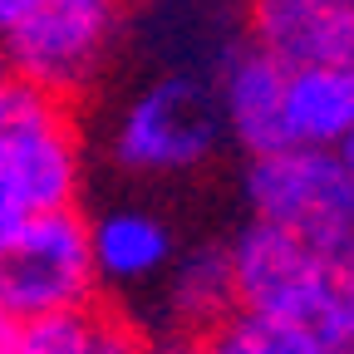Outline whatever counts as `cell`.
Returning a JSON list of instances; mask_svg holds the SVG:
<instances>
[{"mask_svg":"<svg viewBox=\"0 0 354 354\" xmlns=\"http://www.w3.org/2000/svg\"><path fill=\"white\" fill-rule=\"evenodd\" d=\"M79 183L84 158L69 99L0 69V187L25 216H35L74 207Z\"/></svg>","mask_w":354,"mask_h":354,"instance_id":"cell-1","label":"cell"},{"mask_svg":"<svg viewBox=\"0 0 354 354\" xmlns=\"http://www.w3.org/2000/svg\"><path fill=\"white\" fill-rule=\"evenodd\" d=\"M241 197L256 221H271L325 256L354 241V183L339 167L335 148L286 143L276 153L246 158Z\"/></svg>","mask_w":354,"mask_h":354,"instance_id":"cell-2","label":"cell"},{"mask_svg":"<svg viewBox=\"0 0 354 354\" xmlns=\"http://www.w3.org/2000/svg\"><path fill=\"white\" fill-rule=\"evenodd\" d=\"M227 138L212 79L172 69L133 99L113 128V162L138 177L197 172Z\"/></svg>","mask_w":354,"mask_h":354,"instance_id":"cell-3","label":"cell"},{"mask_svg":"<svg viewBox=\"0 0 354 354\" xmlns=\"http://www.w3.org/2000/svg\"><path fill=\"white\" fill-rule=\"evenodd\" d=\"M99 300L88 221L74 207L35 212L0 241V310L25 325Z\"/></svg>","mask_w":354,"mask_h":354,"instance_id":"cell-4","label":"cell"},{"mask_svg":"<svg viewBox=\"0 0 354 354\" xmlns=\"http://www.w3.org/2000/svg\"><path fill=\"white\" fill-rule=\"evenodd\" d=\"M118 30V0H39L0 35V59L10 74L69 99L99 74Z\"/></svg>","mask_w":354,"mask_h":354,"instance_id":"cell-5","label":"cell"},{"mask_svg":"<svg viewBox=\"0 0 354 354\" xmlns=\"http://www.w3.org/2000/svg\"><path fill=\"white\" fill-rule=\"evenodd\" d=\"M227 256H232L236 310L271 315V320H300V325L315 320L325 295V271H330L325 251L251 216L227 246Z\"/></svg>","mask_w":354,"mask_h":354,"instance_id":"cell-6","label":"cell"},{"mask_svg":"<svg viewBox=\"0 0 354 354\" xmlns=\"http://www.w3.org/2000/svg\"><path fill=\"white\" fill-rule=\"evenodd\" d=\"M251 44L276 64H354V0H251Z\"/></svg>","mask_w":354,"mask_h":354,"instance_id":"cell-7","label":"cell"},{"mask_svg":"<svg viewBox=\"0 0 354 354\" xmlns=\"http://www.w3.org/2000/svg\"><path fill=\"white\" fill-rule=\"evenodd\" d=\"M216 88V109H221V128L227 138L246 153H276L286 148V64H276L266 50L241 44L221 59V74L212 79Z\"/></svg>","mask_w":354,"mask_h":354,"instance_id":"cell-8","label":"cell"},{"mask_svg":"<svg viewBox=\"0 0 354 354\" xmlns=\"http://www.w3.org/2000/svg\"><path fill=\"white\" fill-rule=\"evenodd\" d=\"M88 251L99 286H148L172 266L177 236L162 216L143 207H113L88 221Z\"/></svg>","mask_w":354,"mask_h":354,"instance_id":"cell-9","label":"cell"},{"mask_svg":"<svg viewBox=\"0 0 354 354\" xmlns=\"http://www.w3.org/2000/svg\"><path fill=\"white\" fill-rule=\"evenodd\" d=\"M354 128V64L286 69V138L300 148H335Z\"/></svg>","mask_w":354,"mask_h":354,"instance_id":"cell-10","label":"cell"},{"mask_svg":"<svg viewBox=\"0 0 354 354\" xmlns=\"http://www.w3.org/2000/svg\"><path fill=\"white\" fill-rule=\"evenodd\" d=\"M236 315V286H232V256L227 246H192L187 256H172L167 266V320L197 339Z\"/></svg>","mask_w":354,"mask_h":354,"instance_id":"cell-11","label":"cell"},{"mask_svg":"<svg viewBox=\"0 0 354 354\" xmlns=\"http://www.w3.org/2000/svg\"><path fill=\"white\" fill-rule=\"evenodd\" d=\"M20 354H148V344L118 310L94 300L84 310H59V315H44V320H25Z\"/></svg>","mask_w":354,"mask_h":354,"instance_id":"cell-12","label":"cell"},{"mask_svg":"<svg viewBox=\"0 0 354 354\" xmlns=\"http://www.w3.org/2000/svg\"><path fill=\"white\" fill-rule=\"evenodd\" d=\"M183 354H325V344L300 320H271V315L236 310L216 330L183 339Z\"/></svg>","mask_w":354,"mask_h":354,"instance_id":"cell-13","label":"cell"},{"mask_svg":"<svg viewBox=\"0 0 354 354\" xmlns=\"http://www.w3.org/2000/svg\"><path fill=\"white\" fill-rule=\"evenodd\" d=\"M310 330L320 335L325 354H354V241L344 251L330 256V271H325V295Z\"/></svg>","mask_w":354,"mask_h":354,"instance_id":"cell-14","label":"cell"},{"mask_svg":"<svg viewBox=\"0 0 354 354\" xmlns=\"http://www.w3.org/2000/svg\"><path fill=\"white\" fill-rule=\"evenodd\" d=\"M20 335H25V325L10 310H0V354H20Z\"/></svg>","mask_w":354,"mask_h":354,"instance_id":"cell-15","label":"cell"},{"mask_svg":"<svg viewBox=\"0 0 354 354\" xmlns=\"http://www.w3.org/2000/svg\"><path fill=\"white\" fill-rule=\"evenodd\" d=\"M39 6V0H0V35H6V30H15L30 10Z\"/></svg>","mask_w":354,"mask_h":354,"instance_id":"cell-16","label":"cell"},{"mask_svg":"<svg viewBox=\"0 0 354 354\" xmlns=\"http://www.w3.org/2000/svg\"><path fill=\"white\" fill-rule=\"evenodd\" d=\"M20 221H25V212L10 202V192H6V187H0V241H6V236L20 227Z\"/></svg>","mask_w":354,"mask_h":354,"instance_id":"cell-17","label":"cell"},{"mask_svg":"<svg viewBox=\"0 0 354 354\" xmlns=\"http://www.w3.org/2000/svg\"><path fill=\"white\" fill-rule=\"evenodd\" d=\"M335 158H339V167L349 172V183H354V128H349V133H344V138L335 143Z\"/></svg>","mask_w":354,"mask_h":354,"instance_id":"cell-18","label":"cell"}]
</instances>
